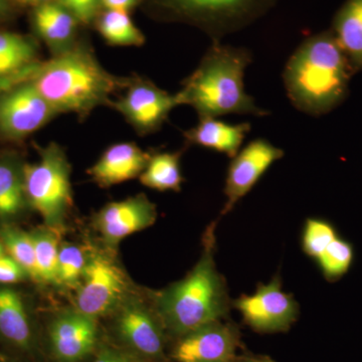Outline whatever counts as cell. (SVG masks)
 <instances>
[{
	"instance_id": "obj_34",
	"label": "cell",
	"mask_w": 362,
	"mask_h": 362,
	"mask_svg": "<svg viewBox=\"0 0 362 362\" xmlns=\"http://www.w3.org/2000/svg\"><path fill=\"white\" fill-rule=\"evenodd\" d=\"M11 11V0H0V18H6Z\"/></svg>"
},
{
	"instance_id": "obj_3",
	"label": "cell",
	"mask_w": 362,
	"mask_h": 362,
	"mask_svg": "<svg viewBox=\"0 0 362 362\" xmlns=\"http://www.w3.org/2000/svg\"><path fill=\"white\" fill-rule=\"evenodd\" d=\"M352 75L349 59L330 30L311 35L297 47L286 64L283 81L297 110L321 116L346 99Z\"/></svg>"
},
{
	"instance_id": "obj_20",
	"label": "cell",
	"mask_w": 362,
	"mask_h": 362,
	"mask_svg": "<svg viewBox=\"0 0 362 362\" xmlns=\"http://www.w3.org/2000/svg\"><path fill=\"white\" fill-rule=\"evenodd\" d=\"M331 32L354 74L362 71V0H346L342 4L333 18Z\"/></svg>"
},
{
	"instance_id": "obj_36",
	"label": "cell",
	"mask_w": 362,
	"mask_h": 362,
	"mask_svg": "<svg viewBox=\"0 0 362 362\" xmlns=\"http://www.w3.org/2000/svg\"><path fill=\"white\" fill-rule=\"evenodd\" d=\"M16 1L21 2V4H28V6H33L37 7L42 6V4H49V2L58 1V0H16Z\"/></svg>"
},
{
	"instance_id": "obj_7",
	"label": "cell",
	"mask_w": 362,
	"mask_h": 362,
	"mask_svg": "<svg viewBox=\"0 0 362 362\" xmlns=\"http://www.w3.org/2000/svg\"><path fill=\"white\" fill-rule=\"evenodd\" d=\"M114 330L120 346L143 362H166L168 334L153 302L128 294L115 312Z\"/></svg>"
},
{
	"instance_id": "obj_33",
	"label": "cell",
	"mask_w": 362,
	"mask_h": 362,
	"mask_svg": "<svg viewBox=\"0 0 362 362\" xmlns=\"http://www.w3.org/2000/svg\"><path fill=\"white\" fill-rule=\"evenodd\" d=\"M141 0H100L101 6L107 11H124L130 13L131 11L139 6Z\"/></svg>"
},
{
	"instance_id": "obj_23",
	"label": "cell",
	"mask_w": 362,
	"mask_h": 362,
	"mask_svg": "<svg viewBox=\"0 0 362 362\" xmlns=\"http://www.w3.org/2000/svg\"><path fill=\"white\" fill-rule=\"evenodd\" d=\"M181 151L150 154L148 162L139 176L142 185L158 192H180L185 181L181 173Z\"/></svg>"
},
{
	"instance_id": "obj_31",
	"label": "cell",
	"mask_w": 362,
	"mask_h": 362,
	"mask_svg": "<svg viewBox=\"0 0 362 362\" xmlns=\"http://www.w3.org/2000/svg\"><path fill=\"white\" fill-rule=\"evenodd\" d=\"M90 362H143L127 350L116 345H99Z\"/></svg>"
},
{
	"instance_id": "obj_19",
	"label": "cell",
	"mask_w": 362,
	"mask_h": 362,
	"mask_svg": "<svg viewBox=\"0 0 362 362\" xmlns=\"http://www.w3.org/2000/svg\"><path fill=\"white\" fill-rule=\"evenodd\" d=\"M251 124H230L216 118H199V123L183 133L188 144L220 152L233 158L240 150Z\"/></svg>"
},
{
	"instance_id": "obj_22",
	"label": "cell",
	"mask_w": 362,
	"mask_h": 362,
	"mask_svg": "<svg viewBox=\"0 0 362 362\" xmlns=\"http://www.w3.org/2000/svg\"><path fill=\"white\" fill-rule=\"evenodd\" d=\"M0 335L21 349H30L33 331L23 298L8 288H0Z\"/></svg>"
},
{
	"instance_id": "obj_32",
	"label": "cell",
	"mask_w": 362,
	"mask_h": 362,
	"mask_svg": "<svg viewBox=\"0 0 362 362\" xmlns=\"http://www.w3.org/2000/svg\"><path fill=\"white\" fill-rule=\"evenodd\" d=\"M28 277L23 267L9 255L0 258V284H13Z\"/></svg>"
},
{
	"instance_id": "obj_28",
	"label": "cell",
	"mask_w": 362,
	"mask_h": 362,
	"mask_svg": "<svg viewBox=\"0 0 362 362\" xmlns=\"http://www.w3.org/2000/svg\"><path fill=\"white\" fill-rule=\"evenodd\" d=\"M354 259L351 243L338 237L315 262L324 279L327 282L335 283L349 273Z\"/></svg>"
},
{
	"instance_id": "obj_14",
	"label": "cell",
	"mask_w": 362,
	"mask_h": 362,
	"mask_svg": "<svg viewBox=\"0 0 362 362\" xmlns=\"http://www.w3.org/2000/svg\"><path fill=\"white\" fill-rule=\"evenodd\" d=\"M98 320L76 309L62 312L49 327V344L56 362H83L99 347Z\"/></svg>"
},
{
	"instance_id": "obj_11",
	"label": "cell",
	"mask_w": 362,
	"mask_h": 362,
	"mask_svg": "<svg viewBox=\"0 0 362 362\" xmlns=\"http://www.w3.org/2000/svg\"><path fill=\"white\" fill-rule=\"evenodd\" d=\"M124 89L125 93L111 101L110 106L139 135L152 134L160 129L171 111L180 106L177 95L160 89L146 78H128Z\"/></svg>"
},
{
	"instance_id": "obj_12",
	"label": "cell",
	"mask_w": 362,
	"mask_h": 362,
	"mask_svg": "<svg viewBox=\"0 0 362 362\" xmlns=\"http://www.w3.org/2000/svg\"><path fill=\"white\" fill-rule=\"evenodd\" d=\"M279 148L264 138H257L240 150L228 164L226 171L225 206L221 216L233 211L238 202L246 197L275 162L284 156Z\"/></svg>"
},
{
	"instance_id": "obj_10",
	"label": "cell",
	"mask_w": 362,
	"mask_h": 362,
	"mask_svg": "<svg viewBox=\"0 0 362 362\" xmlns=\"http://www.w3.org/2000/svg\"><path fill=\"white\" fill-rule=\"evenodd\" d=\"M58 115L30 81L0 90V137L8 141L25 139Z\"/></svg>"
},
{
	"instance_id": "obj_9",
	"label": "cell",
	"mask_w": 362,
	"mask_h": 362,
	"mask_svg": "<svg viewBox=\"0 0 362 362\" xmlns=\"http://www.w3.org/2000/svg\"><path fill=\"white\" fill-rule=\"evenodd\" d=\"M233 307L240 312L244 322L259 333L286 332L300 314L299 303L284 291L279 275L267 284L259 283L252 294L233 300Z\"/></svg>"
},
{
	"instance_id": "obj_37",
	"label": "cell",
	"mask_w": 362,
	"mask_h": 362,
	"mask_svg": "<svg viewBox=\"0 0 362 362\" xmlns=\"http://www.w3.org/2000/svg\"><path fill=\"white\" fill-rule=\"evenodd\" d=\"M4 245H2L1 243H0V258H1L2 256H4V255H6L4 254Z\"/></svg>"
},
{
	"instance_id": "obj_27",
	"label": "cell",
	"mask_w": 362,
	"mask_h": 362,
	"mask_svg": "<svg viewBox=\"0 0 362 362\" xmlns=\"http://www.w3.org/2000/svg\"><path fill=\"white\" fill-rule=\"evenodd\" d=\"M0 238L9 256L23 267L28 277L37 282L39 277L32 233L6 226L0 228Z\"/></svg>"
},
{
	"instance_id": "obj_15",
	"label": "cell",
	"mask_w": 362,
	"mask_h": 362,
	"mask_svg": "<svg viewBox=\"0 0 362 362\" xmlns=\"http://www.w3.org/2000/svg\"><path fill=\"white\" fill-rule=\"evenodd\" d=\"M156 220V204L141 194L106 204L95 216L94 226L112 249L128 235L153 226Z\"/></svg>"
},
{
	"instance_id": "obj_2",
	"label": "cell",
	"mask_w": 362,
	"mask_h": 362,
	"mask_svg": "<svg viewBox=\"0 0 362 362\" xmlns=\"http://www.w3.org/2000/svg\"><path fill=\"white\" fill-rule=\"evenodd\" d=\"M28 80L57 113L85 118L98 107L110 105L112 95L125 88L128 78L109 73L94 52L78 42L40 62Z\"/></svg>"
},
{
	"instance_id": "obj_21",
	"label": "cell",
	"mask_w": 362,
	"mask_h": 362,
	"mask_svg": "<svg viewBox=\"0 0 362 362\" xmlns=\"http://www.w3.org/2000/svg\"><path fill=\"white\" fill-rule=\"evenodd\" d=\"M25 164L13 154L0 156V221L18 218L28 206L25 187Z\"/></svg>"
},
{
	"instance_id": "obj_17",
	"label": "cell",
	"mask_w": 362,
	"mask_h": 362,
	"mask_svg": "<svg viewBox=\"0 0 362 362\" xmlns=\"http://www.w3.org/2000/svg\"><path fill=\"white\" fill-rule=\"evenodd\" d=\"M40 63L35 40L18 33L0 32V90L28 80Z\"/></svg>"
},
{
	"instance_id": "obj_16",
	"label": "cell",
	"mask_w": 362,
	"mask_h": 362,
	"mask_svg": "<svg viewBox=\"0 0 362 362\" xmlns=\"http://www.w3.org/2000/svg\"><path fill=\"white\" fill-rule=\"evenodd\" d=\"M149 156L134 142L115 143L105 150L88 173L100 187H113L139 177Z\"/></svg>"
},
{
	"instance_id": "obj_26",
	"label": "cell",
	"mask_w": 362,
	"mask_h": 362,
	"mask_svg": "<svg viewBox=\"0 0 362 362\" xmlns=\"http://www.w3.org/2000/svg\"><path fill=\"white\" fill-rule=\"evenodd\" d=\"M89 257L90 255L77 245H61L57 265L56 285L65 289L78 290Z\"/></svg>"
},
{
	"instance_id": "obj_25",
	"label": "cell",
	"mask_w": 362,
	"mask_h": 362,
	"mask_svg": "<svg viewBox=\"0 0 362 362\" xmlns=\"http://www.w3.org/2000/svg\"><path fill=\"white\" fill-rule=\"evenodd\" d=\"M32 233L37 261V283L56 285L59 247V228H40Z\"/></svg>"
},
{
	"instance_id": "obj_6",
	"label": "cell",
	"mask_w": 362,
	"mask_h": 362,
	"mask_svg": "<svg viewBox=\"0 0 362 362\" xmlns=\"http://www.w3.org/2000/svg\"><path fill=\"white\" fill-rule=\"evenodd\" d=\"M177 18L197 23L214 40L243 30L274 6L276 0H158Z\"/></svg>"
},
{
	"instance_id": "obj_5",
	"label": "cell",
	"mask_w": 362,
	"mask_h": 362,
	"mask_svg": "<svg viewBox=\"0 0 362 362\" xmlns=\"http://www.w3.org/2000/svg\"><path fill=\"white\" fill-rule=\"evenodd\" d=\"M28 206L40 214L49 228H59L73 206L71 165L65 150L56 142L40 149L39 161L25 164Z\"/></svg>"
},
{
	"instance_id": "obj_18",
	"label": "cell",
	"mask_w": 362,
	"mask_h": 362,
	"mask_svg": "<svg viewBox=\"0 0 362 362\" xmlns=\"http://www.w3.org/2000/svg\"><path fill=\"white\" fill-rule=\"evenodd\" d=\"M32 20L35 33L51 49L52 56L77 44L78 21L59 1L33 7Z\"/></svg>"
},
{
	"instance_id": "obj_1",
	"label": "cell",
	"mask_w": 362,
	"mask_h": 362,
	"mask_svg": "<svg viewBox=\"0 0 362 362\" xmlns=\"http://www.w3.org/2000/svg\"><path fill=\"white\" fill-rule=\"evenodd\" d=\"M216 223L207 226L199 261L185 278L152 298L166 334L177 339L207 324L225 320L233 307L226 279L214 259Z\"/></svg>"
},
{
	"instance_id": "obj_4",
	"label": "cell",
	"mask_w": 362,
	"mask_h": 362,
	"mask_svg": "<svg viewBox=\"0 0 362 362\" xmlns=\"http://www.w3.org/2000/svg\"><path fill=\"white\" fill-rule=\"evenodd\" d=\"M252 63V54L245 47L214 40L199 66L182 82L176 93L180 105H188L199 118L220 116H266L245 90L244 77Z\"/></svg>"
},
{
	"instance_id": "obj_8",
	"label": "cell",
	"mask_w": 362,
	"mask_h": 362,
	"mask_svg": "<svg viewBox=\"0 0 362 362\" xmlns=\"http://www.w3.org/2000/svg\"><path fill=\"white\" fill-rule=\"evenodd\" d=\"M128 295V281L120 267L102 252H93L77 290L76 310L99 320L114 313Z\"/></svg>"
},
{
	"instance_id": "obj_24",
	"label": "cell",
	"mask_w": 362,
	"mask_h": 362,
	"mask_svg": "<svg viewBox=\"0 0 362 362\" xmlns=\"http://www.w3.org/2000/svg\"><path fill=\"white\" fill-rule=\"evenodd\" d=\"M95 23L98 33L112 47H141L145 44V35L128 13L105 9L98 14Z\"/></svg>"
},
{
	"instance_id": "obj_29",
	"label": "cell",
	"mask_w": 362,
	"mask_h": 362,
	"mask_svg": "<svg viewBox=\"0 0 362 362\" xmlns=\"http://www.w3.org/2000/svg\"><path fill=\"white\" fill-rule=\"evenodd\" d=\"M338 237L337 228L330 221L318 218H307L302 230V250L306 256L316 261Z\"/></svg>"
},
{
	"instance_id": "obj_30",
	"label": "cell",
	"mask_w": 362,
	"mask_h": 362,
	"mask_svg": "<svg viewBox=\"0 0 362 362\" xmlns=\"http://www.w3.org/2000/svg\"><path fill=\"white\" fill-rule=\"evenodd\" d=\"M74 16L78 23L90 25L95 21L101 7L100 0H58Z\"/></svg>"
},
{
	"instance_id": "obj_35",
	"label": "cell",
	"mask_w": 362,
	"mask_h": 362,
	"mask_svg": "<svg viewBox=\"0 0 362 362\" xmlns=\"http://www.w3.org/2000/svg\"><path fill=\"white\" fill-rule=\"evenodd\" d=\"M239 362H275L273 359H271L270 357L268 356H247L243 358V361H239Z\"/></svg>"
},
{
	"instance_id": "obj_13",
	"label": "cell",
	"mask_w": 362,
	"mask_h": 362,
	"mask_svg": "<svg viewBox=\"0 0 362 362\" xmlns=\"http://www.w3.org/2000/svg\"><path fill=\"white\" fill-rule=\"evenodd\" d=\"M239 329L225 319L177 338L170 357L176 362H239Z\"/></svg>"
}]
</instances>
